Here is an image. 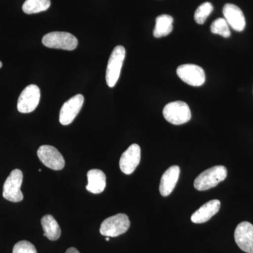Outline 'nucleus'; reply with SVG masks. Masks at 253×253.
Instances as JSON below:
<instances>
[{
    "instance_id": "aec40b11",
    "label": "nucleus",
    "mask_w": 253,
    "mask_h": 253,
    "mask_svg": "<svg viewBox=\"0 0 253 253\" xmlns=\"http://www.w3.org/2000/svg\"><path fill=\"white\" fill-rule=\"evenodd\" d=\"M211 31L214 34L219 35L223 38H228L231 36L229 24L223 18H217L213 21L211 26Z\"/></svg>"
},
{
    "instance_id": "dca6fc26",
    "label": "nucleus",
    "mask_w": 253,
    "mask_h": 253,
    "mask_svg": "<svg viewBox=\"0 0 253 253\" xmlns=\"http://www.w3.org/2000/svg\"><path fill=\"white\" fill-rule=\"evenodd\" d=\"M88 184L86 189L89 192L99 194L104 191L106 186V176L103 171L92 169L87 172Z\"/></svg>"
},
{
    "instance_id": "2eb2a0df",
    "label": "nucleus",
    "mask_w": 253,
    "mask_h": 253,
    "mask_svg": "<svg viewBox=\"0 0 253 253\" xmlns=\"http://www.w3.org/2000/svg\"><path fill=\"white\" fill-rule=\"evenodd\" d=\"M220 206V201L219 200L208 201L192 214L191 221L195 224H202L209 221L219 212Z\"/></svg>"
},
{
    "instance_id": "423d86ee",
    "label": "nucleus",
    "mask_w": 253,
    "mask_h": 253,
    "mask_svg": "<svg viewBox=\"0 0 253 253\" xmlns=\"http://www.w3.org/2000/svg\"><path fill=\"white\" fill-rule=\"evenodd\" d=\"M23 173L20 169H15L5 181L3 186V197L11 202L22 201L23 194L21 187L23 183Z\"/></svg>"
},
{
    "instance_id": "4468645a",
    "label": "nucleus",
    "mask_w": 253,
    "mask_h": 253,
    "mask_svg": "<svg viewBox=\"0 0 253 253\" xmlns=\"http://www.w3.org/2000/svg\"><path fill=\"white\" fill-rule=\"evenodd\" d=\"M180 174V168L177 166H171L163 174L160 183V193L164 197L169 196L175 187Z\"/></svg>"
},
{
    "instance_id": "a211bd4d",
    "label": "nucleus",
    "mask_w": 253,
    "mask_h": 253,
    "mask_svg": "<svg viewBox=\"0 0 253 253\" xmlns=\"http://www.w3.org/2000/svg\"><path fill=\"white\" fill-rule=\"evenodd\" d=\"M173 30V18L169 15L163 14L156 18L154 31L155 38H161L170 34Z\"/></svg>"
},
{
    "instance_id": "412c9836",
    "label": "nucleus",
    "mask_w": 253,
    "mask_h": 253,
    "mask_svg": "<svg viewBox=\"0 0 253 253\" xmlns=\"http://www.w3.org/2000/svg\"><path fill=\"white\" fill-rule=\"evenodd\" d=\"M213 6L211 3L205 2L200 5L195 11L194 19L198 24L202 25L206 22L210 14L212 12Z\"/></svg>"
},
{
    "instance_id": "f257e3e1",
    "label": "nucleus",
    "mask_w": 253,
    "mask_h": 253,
    "mask_svg": "<svg viewBox=\"0 0 253 253\" xmlns=\"http://www.w3.org/2000/svg\"><path fill=\"white\" fill-rule=\"evenodd\" d=\"M227 176V169L222 166H214L200 174L194 181L195 189L203 191L215 187Z\"/></svg>"
},
{
    "instance_id": "9d476101",
    "label": "nucleus",
    "mask_w": 253,
    "mask_h": 253,
    "mask_svg": "<svg viewBox=\"0 0 253 253\" xmlns=\"http://www.w3.org/2000/svg\"><path fill=\"white\" fill-rule=\"evenodd\" d=\"M84 101L83 95L77 94L63 104L59 114V121L61 125L68 126L73 123L81 111Z\"/></svg>"
},
{
    "instance_id": "1a4fd4ad",
    "label": "nucleus",
    "mask_w": 253,
    "mask_h": 253,
    "mask_svg": "<svg viewBox=\"0 0 253 253\" xmlns=\"http://www.w3.org/2000/svg\"><path fill=\"white\" fill-rule=\"evenodd\" d=\"M38 156L42 163L50 169L61 170L65 166V160L56 148L43 145L38 150Z\"/></svg>"
},
{
    "instance_id": "f03ea898",
    "label": "nucleus",
    "mask_w": 253,
    "mask_h": 253,
    "mask_svg": "<svg viewBox=\"0 0 253 253\" xmlns=\"http://www.w3.org/2000/svg\"><path fill=\"white\" fill-rule=\"evenodd\" d=\"M42 44L46 47L72 51L78 45L76 36L66 32H51L42 38Z\"/></svg>"
},
{
    "instance_id": "0eeeda50",
    "label": "nucleus",
    "mask_w": 253,
    "mask_h": 253,
    "mask_svg": "<svg viewBox=\"0 0 253 253\" xmlns=\"http://www.w3.org/2000/svg\"><path fill=\"white\" fill-rule=\"evenodd\" d=\"M41 100V89L36 84L28 85L20 94L17 103L18 111L20 113L33 112L38 107Z\"/></svg>"
},
{
    "instance_id": "6e6552de",
    "label": "nucleus",
    "mask_w": 253,
    "mask_h": 253,
    "mask_svg": "<svg viewBox=\"0 0 253 253\" xmlns=\"http://www.w3.org/2000/svg\"><path fill=\"white\" fill-rule=\"evenodd\" d=\"M176 74L181 81L191 86H200L206 82L204 70L197 65H181L176 69Z\"/></svg>"
},
{
    "instance_id": "f3484780",
    "label": "nucleus",
    "mask_w": 253,
    "mask_h": 253,
    "mask_svg": "<svg viewBox=\"0 0 253 253\" xmlns=\"http://www.w3.org/2000/svg\"><path fill=\"white\" fill-rule=\"evenodd\" d=\"M42 226L44 230V236L50 241H56L61 234V228L57 221L51 214H46L41 219Z\"/></svg>"
},
{
    "instance_id": "5701e85b",
    "label": "nucleus",
    "mask_w": 253,
    "mask_h": 253,
    "mask_svg": "<svg viewBox=\"0 0 253 253\" xmlns=\"http://www.w3.org/2000/svg\"><path fill=\"white\" fill-rule=\"evenodd\" d=\"M66 253H80V252L76 248H70L66 251Z\"/></svg>"
},
{
    "instance_id": "20e7f679",
    "label": "nucleus",
    "mask_w": 253,
    "mask_h": 253,
    "mask_svg": "<svg viewBox=\"0 0 253 253\" xmlns=\"http://www.w3.org/2000/svg\"><path fill=\"white\" fill-rule=\"evenodd\" d=\"M163 114L166 121L174 126H180L189 122L191 118L189 106L184 101L169 103L165 106Z\"/></svg>"
},
{
    "instance_id": "7ed1b4c3",
    "label": "nucleus",
    "mask_w": 253,
    "mask_h": 253,
    "mask_svg": "<svg viewBox=\"0 0 253 253\" xmlns=\"http://www.w3.org/2000/svg\"><path fill=\"white\" fill-rule=\"evenodd\" d=\"M130 226L129 217L126 214L119 213L111 216L106 219L101 224L100 233L106 237H117L125 234Z\"/></svg>"
},
{
    "instance_id": "f8f14e48",
    "label": "nucleus",
    "mask_w": 253,
    "mask_h": 253,
    "mask_svg": "<svg viewBox=\"0 0 253 253\" xmlns=\"http://www.w3.org/2000/svg\"><path fill=\"white\" fill-rule=\"evenodd\" d=\"M140 161V146L136 144H131L121 156L120 168L124 174H130L135 170Z\"/></svg>"
},
{
    "instance_id": "6ab92c4d",
    "label": "nucleus",
    "mask_w": 253,
    "mask_h": 253,
    "mask_svg": "<svg viewBox=\"0 0 253 253\" xmlns=\"http://www.w3.org/2000/svg\"><path fill=\"white\" fill-rule=\"evenodd\" d=\"M51 6L50 0H26L22 9L27 14H38L46 11Z\"/></svg>"
},
{
    "instance_id": "9b49d317",
    "label": "nucleus",
    "mask_w": 253,
    "mask_h": 253,
    "mask_svg": "<svg viewBox=\"0 0 253 253\" xmlns=\"http://www.w3.org/2000/svg\"><path fill=\"white\" fill-rule=\"evenodd\" d=\"M234 239L236 244L247 253H253V225L249 221L240 223L236 228Z\"/></svg>"
},
{
    "instance_id": "393cba45",
    "label": "nucleus",
    "mask_w": 253,
    "mask_h": 253,
    "mask_svg": "<svg viewBox=\"0 0 253 253\" xmlns=\"http://www.w3.org/2000/svg\"><path fill=\"white\" fill-rule=\"evenodd\" d=\"M1 66H2V63H1V61H0V68H1Z\"/></svg>"
},
{
    "instance_id": "4be33fe9",
    "label": "nucleus",
    "mask_w": 253,
    "mask_h": 253,
    "mask_svg": "<svg viewBox=\"0 0 253 253\" xmlns=\"http://www.w3.org/2000/svg\"><path fill=\"white\" fill-rule=\"evenodd\" d=\"M12 253H37V250L29 241H21L15 245Z\"/></svg>"
},
{
    "instance_id": "39448f33",
    "label": "nucleus",
    "mask_w": 253,
    "mask_h": 253,
    "mask_svg": "<svg viewBox=\"0 0 253 253\" xmlns=\"http://www.w3.org/2000/svg\"><path fill=\"white\" fill-rule=\"evenodd\" d=\"M126 51L124 46H116L113 50L106 68V81L109 87H113L119 79Z\"/></svg>"
},
{
    "instance_id": "ddd939ff",
    "label": "nucleus",
    "mask_w": 253,
    "mask_h": 253,
    "mask_svg": "<svg viewBox=\"0 0 253 253\" xmlns=\"http://www.w3.org/2000/svg\"><path fill=\"white\" fill-rule=\"evenodd\" d=\"M224 19L234 31L242 32L246 27V18L239 6L233 4H226L223 8Z\"/></svg>"
},
{
    "instance_id": "b1692460",
    "label": "nucleus",
    "mask_w": 253,
    "mask_h": 253,
    "mask_svg": "<svg viewBox=\"0 0 253 253\" xmlns=\"http://www.w3.org/2000/svg\"><path fill=\"white\" fill-rule=\"evenodd\" d=\"M110 240V237H106V241H109Z\"/></svg>"
}]
</instances>
